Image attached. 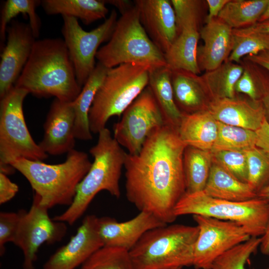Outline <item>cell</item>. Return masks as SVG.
<instances>
[{"label": "cell", "instance_id": "obj_1", "mask_svg": "<svg viewBox=\"0 0 269 269\" xmlns=\"http://www.w3.org/2000/svg\"><path fill=\"white\" fill-rule=\"evenodd\" d=\"M186 146L178 130L164 124L150 134L138 153L126 154L128 200L140 211L149 212L167 224L176 220L175 207L186 192Z\"/></svg>", "mask_w": 269, "mask_h": 269}, {"label": "cell", "instance_id": "obj_2", "mask_svg": "<svg viewBox=\"0 0 269 269\" xmlns=\"http://www.w3.org/2000/svg\"><path fill=\"white\" fill-rule=\"evenodd\" d=\"M14 87L38 98L53 96L73 102L82 87L77 80L64 40L46 38L36 40Z\"/></svg>", "mask_w": 269, "mask_h": 269}, {"label": "cell", "instance_id": "obj_3", "mask_svg": "<svg viewBox=\"0 0 269 269\" xmlns=\"http://www.w3.org/2000/svg\"><path fill=\"white\" fill-rule=\"evenodd\" d=\"M89 152L94 161L79 184L73 202L62 214L55 216L53 220L73 225L101 191H107L111 195L120 197V179L127 153L107 128L98 133L97 142Z\"/></svg>", "mask_w": 269, "mask_h": 269}, {"label": "cell", "instance_id": "obj_4", "mask_svg": "<svg viewBox=\"0 0 269 269\" xmlns=\"http://www.w3.org/2000/svg\"><path fill=\"white\" fill-rule=\"evenodd\" d=\"M92 163L86 153L74 149L59 164L20 158L10 164L28 180L40 204L49 209L72 203L77 187Z\"/></svg>", "mask_w": 269, "mask_h": 269}, {"label": "cell", "instance_id": "obj_5", "mask_svg": "<svg viewBox=\"0 0 269 269\" xmlns=\"http://www.w3.org/2000/svg\"><path fill=\"white\" fill-rule=\"evenodd\" d=\"M197 226L167 225L147 231L129 251L134 269L193 266Z\"/></svg>", "mask_w": 269, "mask_h": 269}, {"label": "cell", "instance_id": "obj_6", "mask_svg": "<svg viewBox=\"0 0 269 269\" xmlns=\"http://www.w3.org/2000/svg\"><path fill=\"white\" fill-rule=\"evenodd\" d=\"M147 65L123 64L109 68L98 90L89 113L92 133L105 129L113 116L120 117L148 86Z\"/></svg>", "mask_w": 269, "mask_h": 269}, {"label": "cell", "instance_id": "obj_7", "mask_svg": "<svg viewBox=\"0 0 269 269\" xmlns=\"http://www.w3.org/2000/svg\"><path fill=\"white\" fill-rule=\"evenodd\" d=\"M96 59L108 68L123 64L144 65L150 68L166 65L164 53L142 26L135 4L117 20L109 41L99 49Z\"/></svg>", "mask_w": 269, "mask_h": 269}, {"label": "cell", "instance_id": "obj_8", "mask_svg": "<svg viewBox=\"0 0 269 269\" xmlns=\"http://www.w3.org/2000/svg\"><path fill=\"white\" fill-rule=\"evenodd\" d=\"M174 213L179 216L198 215L235 222L251 237L265 233L269 218V202L258 197L235 202L213 198L203 191L186 193L176 204Z\"/></svg>", "mask_w": 269, "mask_h": 269}, {"label": "cell", "instance_id": "obj_9", "mask_svg": "<svg viewBox=\"0 0 269 269\" xmlns=\"http://www.w3.org/2000/svg\"><path fill=\"white\" fill-rule=\"evenodd\" d=\"M28 94L14 86L0 99V166L9 165L20 158L43 161L48 157L33 139L26 124L23 103Z\"/></svg>", "mask_w": 269, "mask_h": 269}, {"label": "cell", "instance_id": "obj_10", "mask_svg": "<svg viewBox=\"0 0 269 269\" xmlns=\"http://www.w3.org/2000/svg\"><path fill=\"white\" fill-rule=\"evenodd\" d=\"M117 11L113 9L99 26L85 31L76 18L63 16L62 33L73 63L77 80L82 87L94 70L95 58L100 45L109 40L117 21Z\"/></svg>", "mask_w": 269, "mask_h": 269}, {"label": "cell", "instance_id": "obj_11", "mask_svg": "<svg viewBox=\"0 0 269 269\" xmlns=\"http://www.w3.org/2000/svg\"><path fill=\"white\" fill-rule=\"evenodd\" d=\"M164 124L162 113L147 86L114 125V137L128 153L136 154L150 134Z\"/></svg>", "mask_w": 269, "mask_h": 269}, {"label": "cell", "instance_id": "obj_12", "mask_svg": "<svg viewBox=\"0 0 269 269\" xmlns=\"http://www.w3.org/2000/svg\"><path fill=\"white\" fill-rule=\"evenodd\" d=\"M48 210V208L40 204L39 197L34 194L29 210H21L13 243L23 253V269H34L37 253L42 244H52L60 241L66 234V223L51 219Z\"/></svg>", "mask_w": 269, "mask_h": 269}, {"label": "cell", "instance_id": "obj_13", "mask_svg": "<svg viewBox=\"0 0 269 269\" xmlns=\"http://www.w3.org/2000/svg\"><path fill=\"white\" fill-rule=\"evenodd\" d=\"M193 217L199 229L193 264L195 269H211L218 257L251 237L235 222L198 215Z\"/></svg>", "mask_w": 269, "mask_h": 269}, {"label": "cell", "instance_id": "obj_14", "mask_svg": "<svg viewBox=\"0 0 269 269\" xmlns=\"http://www.w3.org/2000/svg\"><path fill=\"white\" fill-rule=\"evenodd\" d=\"M6 33V43L0 54V99L14 86L36 41L29 23L18 20L9 23Z\"/></svg>", "mask_w": 269, "mask_h": 269}, {"label": "cell", "instance_id": "obj_15", "mask_svg": "<svg viewBox=\"0 0 269 269\" xmlns=\"http://www.w3.org/2000/svg\"><path fill=\"white\" fill-rule=\"evenodd\" d=\"M98 218L86 216L76 234L45 263L42 269H77L104 246L98 231Z\"/></svg>", "mask_w": 269, "mask_h": 269}, {"label": "cell", "instance_id": "obj_16", "mask_svg": "<svg viewBox=\"0 0 269 269\" xmlns=\"http://www.w3.org/2000/svg\"><path fill=\"white\" fill-rule=\"evenodd\" d=\"M75 114L73 102L54 98L43 125L44 135L39 145L46 154L59 155L74 149Z\"/></svg>", "mask_w": 269, "mask_h": 269}, {"label": "cell", "instance_id": "obj_17", "mask_svg": "<svg viewBox=\"0 0 269 269\" xmlns=\"http://www.w3.org/2000/svg\"><path fill=\"white\" fill-rule=\"evenodd\" d=\"M140 22L148 36L164 54L177 36L174 10L169 0H135Z\"/></svg>", "mask_w": 269, "mask_h": 269}, {"label": "cell", "instance_id": "obj_18", "mask_svg": "<svg viewBox=\"0 0 269 269\" xmlns=\"http://www.w3.org/2000/svg\"><path fill=\"white\" fill-rule=\"evenodd\" d=\"M167 225L153 214L140 212L133 219L118 222L114 218H98V231L104 246L131 250L147 231Z\"/></svg>", "mask_w": 269, "mask_h": 269}, {"label": "cell", "instance_id": "obj_19", "mask_svg": "<svg viewBox=\"0 0 269 269\" xmlns=\"http://www.w3.org/2000/svg\"><path fill=\"white\" fill-rule=\"evenodd\" d=\"M233 29L217 17L207 22L200 30V36L204 42L197 49L200 71L212 70L228 60L234 46Z\"/></svg>", "mask_w": 269, "mask_h": 269}, {"label": "cell", "instance_id": "obj_20", "mask_svg": "<svg viewBox=\"0 0 269 269\" xmlns=\"http://www.w3.org/2000/svg\"><path fill=\"white\" fill-rule=\"evenodd\" d=\"M208 110L218 122L253 131L258 130L267 118L261 101L250 102L235 97L213 100Z\"/></svg>", "mask_w": 269, "mask_h": 269}, {"label": "cell", "instance_id": "obj_21", "mask_svg": "<svg viewBox=\"0 0 269 269\" xmlns=\"http://www.w3.org/2000/svg\"><path fill=\"white\" fill-rule=\"evenodd\" d=\"M178 133L187 146L211 151L218 134L217 121L208 110L183 114Z\"/></svg>", "mask_w": 269, "mask_h": 269}, {"label": "cell", "instance_id": "obj_22", "mask_svg": "<svg viewBox=\"0 0 269 269\" xmlns=\"http://www.w3.org/2000/svg\"><path fill=\"white\" fill-rule=\"evenodd\" d=\"M171 71L174 101L180 112L191 114L204 111L207 89L201 76L183 70Z\"/></svg>", "mask_w": 269, "mask_h": 269}, {"label": "cell", "instance_id": "obj_23", "mask_svg": "<svg viewBox=\"0 0 269 269\" xmlns=\"http://www.w3.org/2000/svg\"><path fill=\"white\" fill-rule=\"evenodd\" d=\"M199 27L183 26L168 50L164 54L166 66L171 70H183L199 75L201 71L197 62Z\"/></svg>", "mask_w": 269, "mask_h": 269}, {"label": "cell", "instance_id": "obj_24", "mask_svg": "<svg viewBox=\"0 0 269 269\" xmlns=\"http://www.w3.org/2000/svg\"><path fill=\"white\" fill-rule=\"evenodd\" d=\"M213 198L235 202L257 197V194L247 182L241 181L218 164L213 163L204 189Z\"/></svg>", "mask_w": 269, "mask_h": 269}, {"label": "cell", "instance_id": "obj_25", "mask_svg": "<svg viewBox=\"0 0 269 269\" xmlns=\"http://www.w3.org/2000/svg\"><path fill=\"white\" fill-rule=\"evenodd\" d=\"M108 68L98 62L82 90L73 102L74 114V134L76 139L88 140L92 138L89 113L96 93L108 71Z\"/></svg>", "mask_w": 269, "mask_h": 269}, {"label": "cell", "instance_id": "obj_26", "mask_svg": "<svg viewBox=\"0 0 269 269\" xmlns=\"http://www.w3.org/2000/svg\"><path fill=\"white\" fill-rule=\"evenodd\" d=\"M171 74V71L166 65L150 68L148 86L162 113L165 124L178 130L183 114L174 101Z\"/></svg>", "mask_w": 269, "mask_h": 269}, {"label": "cell", "instance_id": "obj_27", "mask_svg": "<svg viewBox=\"0 0 269 269\" xmlns=\"http://www.w3.org/2000/svg\"><path fill=\"white\" fill-rule=\"evenodd\" d=\"M41 5L48 15L73 17L87 25L105 18L109 12L101 0H43Z\"/></svg>", "mask_w": 269, "mask_h": 269}, {"label": "cell", "instance_id": "obj_28", "mask_svg": "<svg viewBox=\"0 0 269 269\" xmlns=\"http://www.w3.org/2000/svg\"><path fill=\"white\" fill-rule=\"evenodd\" d=\"M213 158L211 151L187 146L183 154L186 193L203 191L207 183Z\"/></svg>", "mask_w": 269, "mask_h": 269}, {"label": "cell", "instance_id": "obj_29", "mask_svg": "<svg viewBox=\"0 0 269 269\" xmlns=\"http://www.w3.org/2000/svg\"><path fill=\"white\" fill-rule=\"evenodd\" d=\"M269 0H230L218 18L233 29L252 26L259 22Z\"/></svg>", "mask_w": 269, "mask_h": 269}, {"label": "cell", "instance_id": "obj_30", "mask_svg": "<svg viewBox=\"0 0 269 269\" xmlns=\"http://www.w3.org/2000/svg\"><path fill=\"white\" fill-rule=\"evenodd\" d=\"M243 67L241 63L227 60L217 68L206 71L201 77L213 100L233 98L235 85L242 75Z\"/></svg>", "mask_w": 269, "mask_h": 269}, {"label": "cell", "instance_id": "obj_31", "mask_svg": "<svg viewBox=\"0 0 269 269\" xmlns=\"http://www.w3.org/2000/svg\"><path fill=\"white\" fill-rule=\"evenodd\" d=\"M234 46L228 60L240 63L243 57L269 50V33L259 31L252 26L233 29Z\"/></svg>", "mask_w": 269, "mask_h": 269}, {"label": "cell", "instance_id": "obj_32", "mask_svg": "<svg viewBox=\"0 0 269 269\" xmlns=\"http://www.w3.org/2000/svg\"><path fill=\"white\" fill-rule=\"evenodd\" d=\"M218 134L211 150L245 151L256 146L255 131L217 121Z\"/></svg>", "mask_w": 269, "mask_h": 269}, {"label": "cell", "instance_id": "obj_33", "mask_svg": "<svg viewBox=\"0 0 269 269\" xmlns=\"http://www.w3.org/2000/svg\"><path fill=\"white\" fill-rule=\"evenodd\" d=\"M41 0H7L1 9L0 18V49L4 46L6 28L9 23L19 13H24L28 16L29 24L35 38L39 37L41 21L37 14L36 8L41 4Z\"/></svg>", "mask_w": 269, "mask_h": 269}, {"label": "cell", "instance_id": "obj_34", "mask_svg": "<svg viewBox=\"0 0 269 269\" xmlns=\"http://www.w3.org/2000/svg\"><path fill=\"white\" fill-rule=\"evenodd\" d=\"M243 71L235 87V92L247 95L255 101H261L269 89V73L262 67L243 58Z\"/></svg>", "mask_w": 269, "mask_h": 269}, {"label": "cell", "instance_id": "obj_35", "mask_svg": "<svg viewBox=\"0 0 269 269\" xmlns=\"http://www.w3.org/2000/svg\"><path fill=\"white\" fill-rule=\"evenodd\" d=\"M77 269H134L129 251L104 246Z\"/></svg>", "mask_w": 269, "mask_h": 269}, {"label": "cell", "instance_id": "obj_36", "mask_svg": "<svg viewBox=\"0 0 269 269\" xmlns=\"http://www.w3.org/2000/svg\"><path fill=\"white\" fill-rule=\"evenodd\" d=\"M245 152L248 164L247 183L258 194L269 184V152L255 146Z\"/></svg>", "mask_w": 269, "mask_h": 269}, {"label": "cell", "instance_id": "obj_37", "mask_svg": "<svg viewBox=\"0 0 269 269\" xmlns=\"http://www.w3.org/2000/svg\"><path fill=\"white\" fill-rule=\"evenodd\" d=\"M261 242V238L251 237L218 257L211 269H247L245 266L248 260L257 252Z\"/></svg>", "mask_w": 269, "mask_h": 269}, {"label": "cell", "instance_id": "obj_38", "mask_svg": "<svg viewBox=\"0 0 269 269\" xmlns=\"http://www.w3.org/2000/svg\"><path fill=\"white\" fill-rule=\"evenodd\" d=\"M212 153L213 162L239 180L247 183L248 164L245 151H219Z\"/></svg>", "mask_w": 269, "mask_h": 269}, {"label": "cell", "instance_id": "obj_39", "mask_svg": "<svg viewBox=\"0 0 269 269\" xmlns=\"http://www.w3.org/2000/svg\"><path fill=\"white\" fill-rule=\"evenodd\" d=\"M175 11L177 35L184 26L199 27L203 7V1L198 0H171Z\"/></svg>", "mask_w": 269, "mask_h": 269}, {"label": "cell", "instance_id": "obj_40", "mask_svg": "<svg viewBox=\"0 0 269 269\" xmlns=\"http://www.w3.org/2000/svg\"><path fill=\"white\" fill-rule=\"evenodd\" d=\"M21 210L17 212H1L0 213V254L5 252V244L13 243L19 226Z\"/></svg>", "mask_w": 269, "mask_h": 269}, {"label": "cell", "instance_id": "obj_41", "mask_svg": "<svg viewBox=\"0 0 269 269\" xmlns=\"http://www.w3.org/2000/svg\"><path fill=\"white\" fill-rule=\"evenodd\" d=\"M18 191V185L12 182L6 174L0 172V204L10 201Z\"/></svg>", "mask_w": 269, "mask_h": 269}, {"label": "cell", "instance_id": "obj_42", "mask_svg": "<svg viewBox=\"0 0 269 269\" xmlns=\"http://www.w3.org/2000/svg\"><path fill=\"white\" fill-rule=\"evenodd\" d=\"M255 132L257 134L256 146L269 152V122L267 118Z\"/></svg>", "mask_w": 269, "mask_h": 269}, {"label": "cell", "instance_id": "obj_43", "mask_svg": "<svg viewBox=\"0 0 269 269\" xmlns=\"http://www.w3.org/2000/svg\"><path fill=\"white\" fill-rule=\"evenodd\" d=\"M230 0H207L209 12L205 20L206 23L209 22L218 16L225 5Z\"/></svg>", "mask_w": 269, "mask_h": 269}, {"label": "cell", "instance_id": "obj_44", "mask_svg": "<svg viewBox=\"0 0 269 269\" xmlns=\"http://www.w3.org/2000/svg\"><path fill=\"white\" fill-rule=\"evenodd\" d=\"M243 58L262 67L269 73V50L263 51L255 55H247Z\"/></svg>", "mask_w": 269, "mask_h": 269}, {"label": "cell", "instance_id": "obj_45", "mask_svg": "<svg viewBox=\"0 0 269 269\" xmlns=\"http://www.w3.org/2000/svg\"><path fill=\"white\" fill-rule=\"evenodd\" d=\"M106 3L111 4L115 6L121 13H124L134 5L131 1L127 0H104Z\"/></svg>", "mask_w": 269, "mask_h": 269}, {"label": "cell", "instance_id": "obj_46", "mask_svg": "<svg viewBox=\"0 0 269 269\" xmlns=\"http://www.w3.org/2000/svg\"><path fill=\"white\" fill-rule=\"evenodd\" d=\"M261 238L260 250L264 255H269V218L265 233Z\"/></svg>", "mask_w": 269, "mask_h": 269}, {"label": "cell", "instance_id": "obj_47", "mask_svg": "<svg viewBox=\"0 0 269 269\" xmlns=\"http://www.w3.org/2000/svg\"><path fill=\"white\" fill-rule=\"evenodd\" d=\"M252 27L256 30L269 33V19L259 22Z\"/></svg>", "mask_w": 269, "mask_h": 269}, {"label": "cell", "instance_id": "obj_48", "mask_svg": "<svg viewBox=\"0 0 269 269\" xmlns=\"http://www.w3.org/2000/svg\"><path fill=\"white\" fill-rule=\"evenodd\" d=\"M261 102L263 105L266 113V117H269V90L266 92L262 98Z\"/></svg>", "mask_w": 269, "mask_h": 269}, {"label": "cell", "instance_id": "obj_49", "mask_svg": "<svg viewBox=\"0 0 269 269\" xmlns=\"http://www.w3.org/2000/svg\"><path fill=\"white\" fill-rule=\"evenodd\" d=\"M257 197L269 202V184L258 193Z\"/></svg>", "mask_w": 269, "mask_h": 269}, {"label": "cell", "instance_id": "obj_50", "mask_svg": "<svg viewBox=\"0 0 269 269\" xmlns=\"http://www.w3.org/2000/svg\"><path fill=\"white\" fill-rule=\"evenodd\" d=\"M268 19H269V0L267 7L265 11L261 16L259 22H262Z\"/></svg>", "mask_w": 269, "mask_h": 269}, {"label": "cell", "instance_id": "obj_51", "mask_svg": "<svg viewBox=\"0 0 269 269\" xmlns=\"http://www.w3.org/2000/svg\"><path fill=\"white\" fill-rule=\"evenodd\" d=\"M181 269L180 268H177V269Z\"/></svg>", "mask_w": 269, "mask_h": 269}, {"label": "cell", "instance_id": "obj_52", "mask_svg": "<svg viewBox=\"0 0 269 269\" xmlns=\"http://www.w3.org/2000/svg\"></svg>", "mask_w": 269, "mask_h": 269}]
</instances>
